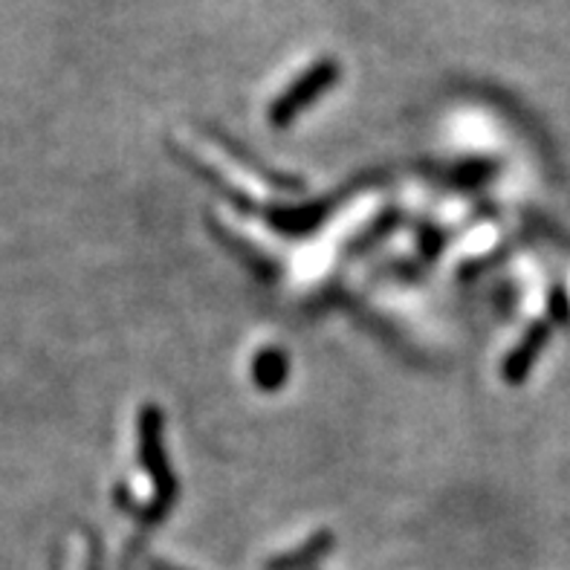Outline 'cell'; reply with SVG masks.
I'll use <instances>...</instances> for the list:
<instances>
[{"mask_svg": "<svg viewBox=\"0 0 570 570\" xmlns=\"http://www.w3.org/2000/svg\"><path fill=\"white\" fill-rule=\"evenodd\" d=\"M287 371H290V362H287V353L278 351V348H267L255 357L253 362V376L258 388L264 392H276L281 388L287 380Z\"/></svg>", "mask_w": 570, "mask_h": 570, "instance_id": "3", "label": "cell"}, {"mask_svg": "<svg viewBox=\"0 0 570 570\" xmlns=\"http://www.w3.org/2000/svg\"><path fill=\"white\" fill-rule=\"evenodd\" d=\"M139 446H142V464L151 473L156 484V498L154 507L146 513V527H154L168 507L174 504L177 498V481H174L172 469H168V461H165L163 452V415L156 408H146L142 417H139Z\"/></svg>", "mask_w": 570, "mask_h": 570, "instance_id": "1", "label": "cell"}, {"mask_svg": "<svg viewBox=\"0 0 570 570\" xmlns=\"http://www.w3.org/2000/svg\"><path fill=\"white\" fill-rule=\"evenodd\" d=\"M330 545H334V536L330 533H318V536L310 538L307 545H302L293 554L278 556V559L267 562V570H304L313 562H318L322 556H327Z\"/></svg>", "mask_w": 570, "mask_h": 570, "instance_id": "4", "label": "cell"}, {"mask_svg": "<svg viewBox=\"0 0 570 570\" xmlns=\"http://www.w3.org/2000/svg\"><path fill=\"white\" fill-rule=\"evenodd\" d=\"M336 79H339L336 61H318V65H313L293 88L284 90V93L272 102V107H269V123L278 125V128L290 125L295 116L304 114L322 93H327V90L334 88Z\"/></svg>", "mask_w": 570, "mask_h": 570, "instance_id": "2", "label": "cell"}, {"mask_svg": "<svg viewBox=\"0 0 570 570\" xmlns=\"http://www.w3.org/2000/svg\"><path fill=\"white\" fill-rule=\"evenodd\" d=\"M542 342H545V327H536V330H533V336H527V342H524L522 348L513 353V357L507 359V365H504L507 380L519 383V380L527 374V368L533 365V357H536L538 345H542Z\"/></svg>", "mask_w": 570, "mask_h": 570, "instance_id": "5", "label": "cell"}]
</instances>
